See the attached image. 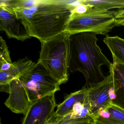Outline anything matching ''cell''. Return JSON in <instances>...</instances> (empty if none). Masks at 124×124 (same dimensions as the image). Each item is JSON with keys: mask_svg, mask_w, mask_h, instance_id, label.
Here are the masks:
<instances>
[{"mask_svg": "<svg viewBox=\"0 0 124 124\" xmlns=\"http://www.w3.org/2000/svg\"><path fill=\"white\" fill-rule=\"evenodd\" d=\"M97 34L82 32L70 34L69 44V70L83 74L88 89L103 82L106 78L101 66L109 69L112 63L97 44Z\"/></svg>", "mask_w": 124, "mask_h": 124, "instance_id": "6da1fadb", "label": "cell"}, {"mask_svg": "<svg viewBox=\"0 0 124 124\" xmlns=\"http://www.w3.org/2000/svg\"><path fill=\"white\" fill-rule=\"evenodd\" d=\"M71 3L41 0L28 24L30 36L45 42L66 31L75 7Z\"/></svg>", "mask_w": 124, "mask_h": 124, "instance_id": "7a4b0ae2", "label": "cell"}, {"mask_svg": "<svg viewBox=\"0 0 124 124\" xmlns=\"http://www.w3.org/2000/svg\"><path fill=\"white\" fill-rule=\"evenodd\" d=\"M70 34L66 31L47 41L40 42L41 50L38 62L45 67L60 85L66 82L69 79Z\"/></svg>", "mask_w": 124, "mask_h": 124, "instance_id": "3957f363", "label": "cell"}, {"mask_svg": "<svg viewBox=\"0 0 124 124\" xmlns=\"http://www.w3.org/2000/svg\"><path fill=\"white\" fill-rule=\"evenodd\" d=\"M116 11L93 8L84 14H72L66 31L71 34L90 32L106 35L117 26Z\"/></svg>", "mask_w": 124, "mask_h": 124, "instance_id": "277c9868", "label": "cell"}, {"mask_svg": "<svg viewBox=\"0 0 124 124\" xmlns=\"http://www.w3.org/2000/svg\"><path fill=\"white\" fill-rule=\"evenodd\" d=\"M19 79L27 91L31 103L60 90L58 82L38 62Z\"/></svg>", "mask_w": 124, "mask_h": 124, "instance_id": "5b68a950", "label": "cell"}, {"mask_svg": "<svg viewBox=\"0 0 124 124\" xmlns=\"http://www.w3.org/2000/svg\"><path fill=\"white\" fill-rule=\"evenodd\" d=\"M56 106L55 93L33 101L22 124H45L55 117L54 109Z\"/></svg>", "mask_w": 124, "mask_h": 124, "instance_id": "8992f818", "label": "cell"}, {"mask_svg": "<svg viewBox=\"0 0 124 124\" xmlns=\"http://www.w3.org/2000/svg\"><path fill=\"white\" fill-rule=\"evenodd\" d=\"M0 29L10 38L23 41L31 38L28 26L11 8L0 4Z\"/></svg>", "mask_w": 124, "mask_h": 124, "instance_id": "52a82bcc", "label": "cell"}, {"mask_svg": "<svg viewBox=\"0 0 124 124\" xmlns=\"http://www.w3.org/2000/svg\"><path fill=\"white\" fill-rule=\"evenodd\" d=\"M112 85V76L109 72V75L106 77L103 82L86 89L92 117L100 109L111 103L109 95Z\"/></svg>", "mask_w": 124, "mask_h": 124, "instance_id": "ba28073f", "label": "cell"}, {"mask_svg": "<svg viewBox=\"0 0 124 124\" xmlns=\"http://www.w3.org/2000/svg\"><path fill=\"white\" fill-rule=\"evenodd\" d=\"M9 95L5 104L13 113L26 115L31 104L27 91L19 78L8 83Z\"/></svg>", "mask_w": 124, "mask_h": 124, "instance_id": "9c48e42d", "label": "cell"}, {"mask_svg": "<svg viewBox=\"0 0 124 124\" xmlns=\"http://www.w3.org/2000/svg\"><path fill=\"white\" fill-rule=\"evenodd\" d=\"M92 118L93 124H124V110L111 103L100 109Z\"/></svg>", "mask_w": 124, "mask_h": 124, "instance_id": "30bf717a", "label": "cell"}, {"mask_svg": "<svg viewBox=\"0 0 124 124\" xmlns=\"http://www.w3.org/2000/svg\"><path fill=\"white\" fill-rule=\"evenodd\" d=\"M109 70L112 76L114 93L112 103L124 110V65L112 63Z\"/></svg>", "mask_w": 124, "mask_h": 124, "instance_id": "8fae6325", "label": "cell"}, {"mask_svg": "<svg viewBox=\"0 0 124 124\" xmlns=\"http://www.w3.org/2000/svg\"><path fill=\"white\" fill-rule=\"evenodd\" d=\"M35 63L27 58L15 62L13 63V66L9 70L0 71V85H6L13 80L19 78Z\"/></svg>", "mask_w": 124, "mask_h": 124, "instance_id": "7c38bea8", "label": "cell"}, {"mask_svg": "<svg viewBox=\"0 0 124 124\" xmlns=\"http://www.w3.org/2000/svg\"><path fill=\"white\" fill-rule=\"evenodd\" d=\"M87 94V90L82 87L81 90L67 95L63 101L57 106L55 112V118L62 117L69 113L76 103L86 99Z\"/></svg>", "mask_w": 124, "mask_h": 124, "instance_id": "4fadbf2b", "label": "cell"}, {"mask_svg": "<svg viewBox=\"0 0 124 124\" xmlns=\"http://www.w3.org/2000/svg\"><path fill=\"white\" fill-rule=\"evenodd\" d=\"M103 42L110 50L113 63L124 65V39L117 36H106Z\"/></svg>", "mask_w": 124, "mask_h": 124, "instance_id": "5bb4252c", "label": "cell"}, {"mask_svg": "<svg viewBox=\"0 0 124 124\" xmlns=\"http://www.w3.org/2000/svg\"><path fill=\"white\" fill-rule=\"evenodd\" d=\"M88 117H92V116L87 96L84 101L76 103L69 113L63 116L55 119L56 120H60Z\"/></svg>", "mask_w": 124, "mask_h": 124, "instance_id": "9a60e30c", "label": "cell"}, {"mask_svg": "<svg viewBox=\"0 0 124 124\" xmlns=\"http://www.w3.org/2000/svg\"><path fill=\"white\" fill-rule=\"evenodd\" d=\"M82 3L93 8H101L109 10L113 8H124V0H82Z\"/></svg>", "mask_w": 124, "mask_h": 124, "instance_id": "2e32d148", "label": "cell"}, {"mask_svg": "<svg viewBox=\"0 0 124 124\" xmlns=\"http://www.w3.org/2000/svg\"><path fill=\"white\" fill-rule=\"evenodd\" d=\"M39 4L30 8L11 9L14 11L17 18L23 21L28 26L29 22L37 10Z\"/></svg>", "mask_w": 124, "mask_h": 124, "instance_id": "e0dca14e", "label": "cell"}, {"mask_svg": "<svg viewBox=\"0 0 124 124\" xmlns=\"http://www.w3.org/2000/svg\"><path fill=\"white\" fill-rule=\"evenodd\" d=\"M41 0H2L0 4L6 6L11 8H29L37 5Z\"/></svg>", "mask_w": 124, "mask_h": 124, "instance_id": "ac0fdd59", "label": "cell"}, {"mask_svg": "<svg viewBox=\"0 0 124 124\" xmlns=\"http://www.w3.org/2000/svg\"><path fill=\"white\" fill-rule=\"evenodd\" d=\"M0 66L13 64L8 47L5 40L1 36L0 37Z\"/></svg>", "mask_w": 124, "mask_h": 124, "instance_id": "d6986e66", "label": "cell"}, {"mask_svg": "<svg viewBox=\"0 0 124 124\" xmlns=\"http://www.w3.org/2000/svg\"><path fill=\"white\" fill-rule=\"evenodd\" d=\"M55 118L52 124H93V119L91 117L60 120H56Z\"/></svg>", "mask_w": 124, "mask_h": 124, "instance_id": "ffe728a7", "label": "cell"}, {"mask_svg": "<svg viewBox=\"0 0 124 124\" xmlns=\"http://www.w3.org/2000/svg\"><path fill=\"white\" fill-rule=\"evenodd\" d=\"M93 8V7L90 5L83 4L82 3V0H80V3L75 6L72 10V14L78 15L84 14Z\"/></svg>", "mask_w": 124, "mask_h": 124, "instance_id": "44dd1931", "label": "cell"}, {"mask_svg": "<svg viewBox=\"0 0 124 124\" xmlns=\"http://www.w3.org/2000/svg\"><path fill=\"white\" fill-rule=\"evenodd\" d=\"M116 18L117 19H124V9L116 11Z\"/></svg>", "mask_w": 124, "mask_h": 124, "instance_id": "7402d4cb", "label": "cell"}, {"mask_svg": "<svg viewBox=\"0 0 124 124\" xmlns=\"http://www.w3.org/2000/svg\"><path fill=\"white\" fill-rule=\"evenodd\" d=\"M0 91L6 92L7 93H9L10 91V87L9 84L5 85H0Z\"/></svg>", "mask_w": 124, "mask_h": 124, "instance_id": "603a6c76", "label": "cell"}, {"mask_svg": "<svg viewBox=\"0 0 124 124\" xmlns=\"http://www.w3.org/2000/svg\"><path fill=\"white\" fill-rule=\"evenodd\" d=\"M117 26H124V19H117Z\"/></svg>", "mask_w": 124, "mask_h": 124, "instance_id": "cb8c5ba5", "label": "cell"}, {"mask_svg": "<svg viewBox=\"0 0 124 124\" xmlns=\"http://www.w3.org/2000/svg\"><path fill=\"white\" fill-rule=\"evenodd\" d=\"M54 118H55V117H54V118L51 119L50 120L48 121L47 122H46V123H45V124H52V123H53V121Z\"/></svg>", "mask_w": 124, "mask_h": 124, "instance_id": "d4e9b609", "label": "cell"}]
</instances>
